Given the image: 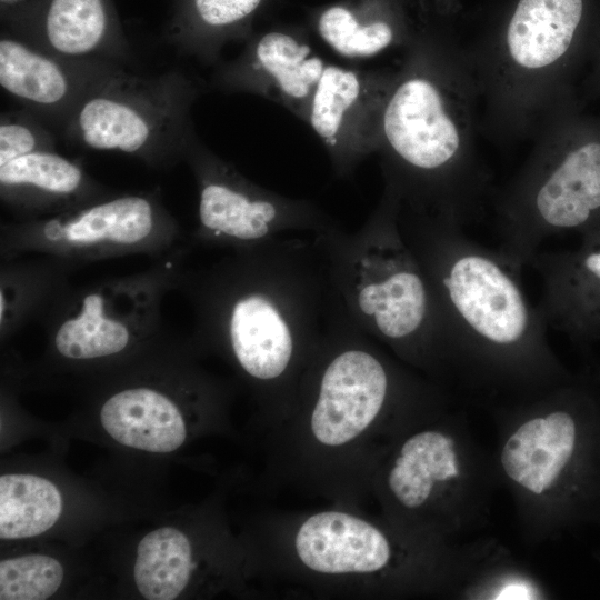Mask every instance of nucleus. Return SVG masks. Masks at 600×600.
<instances>
[{"label": "nucleus", "mask_w": 600, "mask_h": 600, "mask_svg": "<svg viewBox=\"0 0 600 600\" xmlns=\"http://www.w3.org/2000/svg\"><path fill=\"white\" fill-rule=\"evenodd\" d=\"M201 86L180 70L132 73L120 67L84 98L60 133L71 144L116 151L153 168L184 160Z\"/></svg>", "instance_id": "0eeeda50"}, {"label": "nucleus", "mask_w": 600, "mask_h": 600, "mask_svg": "<svg viewBox=\"0 0 600 600\" xmlns=\"http://www.w3.org/2000/svg\"><path fill=\"white\" fill-rule=\"evenodd\" d=\"M586 0H518L500 38L468 49L483 102L481 129L534 136L577 102L572 80L593 59L600 34L586 28Z\"/></svg>", "instance_id": "20e7f679"}, {"label": "nucleus", "mask_w": 600, "mask_h": 600, "mask_svg": "<svg viewBox=\"0 0 600 600\" xmlns=\"http://www.w3.org/2000/svg\"><path fill=\"white\" fill-rule=\"evenodd\" d=\"M0 193L3 202L29 212H62L106 196L80 164L56 150L0 166Z\"/></svg>", "instance_id": "dca6fc26"}, {"label": "nucleus", "mask_w": 600, "mask_h": 600, "mask_svg": "<svg viewBox=\"0 0 600 600\" xmlns=\"http://www.w3.org/2000/svg\"><path fill=\"white\" fill-rule=\"evenodd\" d=\"M589 89L593 96H600V41L592 59V72L589 78Z\"/></svg>", "instance_id": "a878e982"}, {"label": "nucleus", "mask_w": 600, "mask_h": 600, "mask_svg": "<svg viewBox=\"0 0 600 600\" xmlns=\"http://www.w3.org/2000/svg\"><path fill=\"white\" fill-rule=\"evenodd\" d=\"M396 79L397 70L327 63L304 122L322 141L338 177H351L366 158L377 153Z\"/></svg>", "instance_id": "9d476101"}, {"label": "nucleus", "mask_w": 600, "mask_h": 600, "mask_svg": "<svg viewBox=\"0 0 600 600\" xmlns=\"http://www.w3.org/2000/svg\"><path fill=\"white\" fill-rule=\"evenodd\" d=\"M580 257L588 269L600 276V249L586 251Z\"/></svg>", "instance_id": "cd10ccee"}, {"label": "nucleus", "mask_w": 600, "mask_h": 600, "mask_svg": "<svg viewBox=\"0 0 600 600\" xmlns=\"http://www.w3.org/2000/svg\"><path fill=\"white\" fill-rule=\"evenodd\" d=\"M191 546L176 528L162 527L146 534L138 544L134 581L149 600H172L189 582Z\"/></svg>", "instance_id": "412c9836"}, {"label": "nucleus", "mask_w": 600, "mask_h": 600, "mask_svg": "<svg viewBox=\"0 0 600 600\" xmlns=\"http://www.w3.org/2000/svg\"><path fill=\"white\" fill-rule=\"evenodd\" d=\"M403 50L377 151L384 189L403 210L468 226L493 197L476 150L480 91L468 49L418 31Z\"/></svg>", "instance_id": "f03ea898"}, {"label": "nucleus", "mask_w": 600, "mask_h": 600, "mask_svg": "<svg viewBox=\"0 0 600 600\" xmlns=\"http://www.w3.org/2000/svg\"><path fill=\"white\" fill-rule=\"evenodd\" d=\"M61 510V494L48 479L26 473L0 477L1 539L43 533L57 522Z\"/></svg>", "instance_id": "4be33fe9"}, {"label": "nucleus", "mask_w": 600, "mask_h": 600, "mask_svg": "<svg viewBox=\"0 0 600 600\" xmlns=\"http://www.w3.org/2000/svg\"><path fill=\"white\" fill-rule=\"evenodd\" d=\"M399 226L428 280L447 354L514 367L549 359L548 326L497 249L438 216L400 209Z\"/></svg>", "instance_id": "7ed1b4c3"}, {"label": "nucleus", "mask_w": 600, "mask_h": 600, "mask_svg": "<svg viewBox=\"0 0 600 600\" xmlns=\"http://www.w3.org/2000/svg\"><path fill=\"white\" fill-rule=\"evenodd\" d=\"M56 134L29 110H10L0 117V166L32 152L56 150Z\"/></svg>", "instance_id": "b1692460"}, {"label": "nucleus", "mask_w": 600, "mask_h": 600, "mask_svg": "<svg viewBox=\"0 0 600 600\" xmlns=\"http://www.w3.org/2000/svg\"><path fill=\"white\" fill-rule=\"evenodd\" d=\"M400 202L383 188L353 232L339 224L314 234L326 254L332 292L350 319L408 361L431 364L447 354L426 274L399 226Z\"/></svg>", "instance_id": "39448f33"}, {"label": "nucleus", "mask_w": 600, "mask_h": 600, "mask_svg": "<svg viewBox=\"0 0 600 600\" xmlns=\"http://www.w3.org/2000/svg\"><path fill=\"white\" fill-rule=\"evenodd\" d=\"M63 574L61 563L44 554H28L2 560L0 562V599H47L60 588Z\"/></svg>", "instance_id": "5701e85b"}, {"label": "nucleus", "mask_w": 600, "mask_h": 600, "mask_svg": "<svg viewBox=\"0 0 600 600\" xmlns=\"http://www.w3.org/2000/svg\"><path fill=\"white\" fill-rule=\"evenodd\" d=\"M458 474L452 439L437 430H423L402 443L387 482L400 504L414 509L427 502L437 483Z\"/></svg>", "instance_id": "aec40b11"}, {"label": "nucleus", "mask_w": 600, "mask_h": 600, "mask_svg": "<svg viewBox=\"0 0 600 600\" xmlns=\"http://www.w3.org/2000/svg\"><path fill=\"white\" fill-rule=\"evenodd\" d=\"M264 0H172L164 39L178 53L217 66L223 47L247 41Z\"/></svg>", "instance_id": "a211bd4d"}, {"label": "nucleus", "mask_w": 600, "mask_h": 600, "mask_svg": "<svg viewBox=\"0 0 600 600\" xmlns=\"http://www.w3.org/2000/svg\"><path fill=\"white\" fill-rule=\"evenodd\" d=\"M530 592L524 586H509L506 587L497 597L498 599H529Z\"/></svg>", "instance_id": "bb28decb"}, {"label": "nucleus", "mask_w": 600, "mask_h": 600, "mask_svg": "<svg viewBox=\"0 0 600 600\" xmlns=\"http://www.w3.org/2000/svg\"><path fill=\"white\" fill-rule=\"evenodd\" d=\"M293 544L306 568L326 576L371 574L391 558L389 540L379 528L339 510L308 517L297 530Z\"/></svg>", "instance_id": "2eb2a0df"}, {"label": "nucleus", "mask_w": 600, "mask_h": 600, "mask_svg": "<svg viewBox=\"0 0 600 600\" xmlns=\"http://www.w3.org/2000/svg\"><path fill=\"white\" fill-rule=\"evenodd\" d=\"M200 336L221 348L272 404L296 402L332 302L314 234L232 250L184 279Z\"/></svg>", "instance_id": "f257e3e1"}, {"label": "nucleus", "mask_w": 600, "mask_h": 600, "mask_svg": "<svg viewBox=\"0 0 600 600\" xmlns=\"http://www.w3.org/2000/svg\"><path fill=\"white\" fill-rule=\"evenodd\" d=\"M311 23L326 46L350 60L404 49L418 32L408 27L392 0L334 2L318 9Z\"/></svg>", "instance_id": "f3484780"}, {"label": "nucleus", "mask_w": 600, "mask_h": 600, "mask_svg": "<svg viewBox=\"0 0 600 600\" xmlns=\"http://www.w3.org/2000/svg\"><path fill=\"white\" fill-rule=\"evenodd\" d=\"M1 23L10 33L66 57L123 67L133 59L113 0H39Z\"/></svg>", "instance_id": "4468645a"}, {"label": "nucleus", "mask_w": 600, "mask_h": 600, "mask_svg": "<svg viewBox=\"0 0 600 600\" xmlns=\"http://www.w3.org/2000/svg\"><path fill=\"white\" fill-rule=\"evenodd\" d=\"M327 62L300 28L252 34L232 60L216 66L209 87L268 99L304 121Z\"/></svg>", "instance_id": "9b49d317"}, {"label": "nucleus", "mask_w": 600, "mask_h": 600, "mask_svg": "<svg viewBox=\"0 0 600 600\" xmlns=\"http://www.w3.org/2000/svg\"><path fill=\"white\" fill-rule=\"evenodd\" d=\"M151 280L107 282L76 296L56 322L54 347L71 360L122 352L141 330L156 328L157 293Z\"/></svg>", "instance_id": "ddd939ff"}, {"label": "nucleus", "mask_w": 600, "mask_h": 600, "mask_svg": "<svg viewBox=\"0 0 600 600\" xmlns=\"http://www.w3.org/2000/svg\"><path fill=\"white\" fill-rule=\"evenodd\" d=\"M39 0H0L1 22L33 6Z\"/></svg>", "instance_id": "393cba45"}, {"label": "nucleus", "mask_w": 600, "mask_h": 600, "mask_svg": "<svg viewBox=\"0 0 600 600\" xmlns=\"http://www.w3.org/2000/svg\"><path fill=\"white\" fill-rule=\"evenodd\" d=\"M536 138L520 171L492 197L497 251L519 274L543 240L600 214V118L586 114L577 101Z\"/></svg>", "instance_id": "423d86ee"}, {"label": "nucleus", "mask_w": 600, "mask_h": 600, "mask_svg": "<svg viewBox=\"0 0 600 600\" xmlns=\"http://www.w3.org/2000/svg\"><path fill=\"white\" fill-rule=\"evenodd\" d=\"M184 161L198 187L197 240L249 249L290 232L319 234L338 222L316 202L268 190L210 150L194 132Z\"/></svg>", "instance_id": "6e6552de"}, {"label": "nucleus", "mask_w": 600, "mask_h": 600, "mask_svg": "<svg viewBox=\"0 0 600 600\" xmlns=\"http://www.w3.org/2000/svg\"><path fill=\"white\" fill-rule=\"evenodd\" d=\"M120 67L50 52L1 29V88L60 133L90 91Z\"/></svg>", "instance_id": "f8f14e48"}, {"label": "nucleus", "mask_w": 600, "mask_h": 600, "mask_svg": "<svg viewBox=\"0 0 600 600\" xmlns=\"http://www.w3.org/2000/svg\"><path fill=\"white\" fill-rule=\"evenodd\" d=\"M176 224L154 193L102 197L89 203L13 226L23 247L63 257L106 256L152 247ZM20 238V239H22Z\"/></svg>", "instance_id": "1a4fd4ad"}, {"label": "nucleus", "mask_w": 600, "mask_h": 600, "mask_svg": "<svg viewBox=\"0 0 600 600\" xmlns=\"http://www.w3.org/2000/svg\"><path fill=\"white\" fill-rule=\"evenodd\" d=\"M100 421L117 442L153 453L174 451L187 437L177 404L147 387L124 389L111 396L101 408Z\"/></svg>", "instance_id": "6ab92c4d"}]
</instances>
